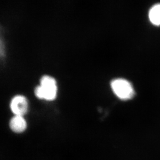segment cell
<instances>
[{
  "instance_id": "cell-1",
  "label": "cell",
  "mask_w": 160,
  "mask_h": 160,
  "mask_svg": "<svg viewBox=\"0 0 160 160\" xmlns=\"http://www.w3.org/2000/svg\"><path fill=\"white\" fill-rule=\"evenodd\" d=\"M35 96L40 100L53 101L57 96L58 86L56 80L50 75H44L40 80V84L35 88Z\"/></svg>"
},
{
  "instance_id": "cell-2",
  "label": "cell",
  "mask_w": 160,
  "mask_h": 160,
  "mask_svg": "<svg viewBox=\"0 0 160 160\" xmlns=\"http://www.w3.org/2000/svg\"><path fill=\"white\" fill-rule=\"evenodd\" d=\"M114 94L122 100H129L134 97L135 92L131 83L123 78H116L111 82Z\"/></svg>"
},
{
  "instance_id": "cell-3",
  "label": "cell",
  "mask_w": 160,
  "mask_h": 160,
  "mask_svg": "<svg viewBox=\"0 0 160 160\" xmlns=\"http://www.w3.org/2000/svg\"><path fill=\"white\" fill-rule=\"evenodd\" d=\"M9 108L13 115L25 116L29 111V101L22 94H16L12 97Z\"/></svg>"
},
{
  "instance_id": "cell-4",
  "label": "cell",
  "mask_w": 160,
  "mask_h": 160,
  "mask_svg": "<svg viewBox=\"0 0 160 160\" xmlns=\"http://www.w3.org/2000/svg\"><path fill=\"white\" fill-rule=\"evenodd\" d=\"M9 128L12 132L20 134L26 131L28 122L23 116L13 115L9 122Z\"/></svg>"
},
{
  "instance_id": "cell-5",
  "label": "cell",
  "mask_w": 160,
  "mask_h": 160,
  "mask_svg": "<svg viewBox=\"0 0 160 160\" xmlns=\"http://www.w3.org/2000/svg\"><path fill=\"white\" fill-rule=\"evenodd\" d=\"M148 18L150 22L155 26H160V3L152 6L148 12Z\"/></svg>"
},
{
  "instance_id": "cell-6",
  "label": "cell",
  "mask_w": 160,
  "mask_h": 160,
  "mask_svg": "<svg viewBox=\"0 0 160 160\" xmlns=\"http://www.w3.org/2000/svg\"><path fill=\"white\" fill-rule=\"evenodd\" d=\"M7 54V47L6 40L4 35L2 27L0 25V59L6 57Z\"/></svg>"
}]
</instances>
